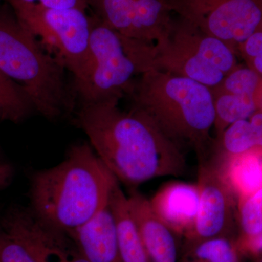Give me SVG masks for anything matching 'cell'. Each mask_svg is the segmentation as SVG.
Instances as JSON below:
<instances>
[{"label":"cell","mask_w":262,"mask_h":262,"mask_svg":"<svg viewBox=\"0 0 262 262\" xmlns=\"http://www.w3.org/2000/svg\"><path fill=\"white\" fill-rule=\"evenodd\" d=\"M119 101L80 105L72 122L119 182L130 188L156 178L182 177L184 153L145 113L120 110Z\"/></svg>","instance_id":"cell-1"},{"label":"cell","mask_w":262,"mask_h":262,"mask_svg":"<svg viewBox=\"0 0 262 262\" xmlns=\"http://www.w3.org/2000/svg\"><path fill=\"white\" fill-rule=\"evenodd\" d=\"M117 182L89 142L77 143L61 163L31 174L29 208L70 234L107 206Z\"/></svg>","instance_id":"cell-2"},{"label":"cell","mask_w":262,"mask_h":262,"mask_svg":"<svg viewBox=\"0 0 262 262\" xmlns=\"http://www.w3.org/2000/svg\"><path fill=\"white\" fill-rule=\"evenodd\" d=\"M128 96L132 107L145 113L181 149L191 148L198 160L211 153L215 108L209 88L152 69L135 80Z\"/></svg>","instance_id":"cell-3"},{"label":"cell","mask_w":262,"mask_h":262,"mask_svg":"<svg viewBox=\"0 0 262 262\" xmlns=\"http://www.w3.org/2000/svg\"><path fill=\"white\" fill-rule=\"evenodd\" d=\"M0 70L25 90L36 112L45 118L53 121L75 113L77 103L67 70L8 3L0 4Z\"/></svg>","instance_id":"cell-4"},{"label":"cell","mask_w":262,"mask_h":262,"mask_svg":"<svg viewBox=\"0 0 262 262\" xmlns=\"http://www.w3.org/2000/svg\"><path fill=\"white\" fill-rule=\"evenodd\" d=\"M90 15L89 60L72 81L77 106L120 101L130 94L135 75L153 69L154 44L125 37Z\"/></svg>","instance_id":"cell-5"},{"label":"cell","mask_w":262,"mask_h":262,"mask_svg":"<svg viewBox=\"0 0 262 262\" xmlns=\"http://www.w3.org/2000/svg\"><path fill=\"white\" fill-rule=\"evenodd\" d=\"M225 42L178 15L154 44L153 69L216 87L238 66Z\"/></svg>","instance_id":"cell-6"},{"label":"cell","mask_w":262,"mask_h":262,"mask_svg":"<svg viewBox=\"0 0 262 262\" xmlns=\"http://www.w3.org/2000/svg\"><path fill=\"white\" fill-rule=\"evenodd\" d=\"M10 6L46 51L71 72L72 79L80 75L89 60L91 24L88 9Z\"/></svg>","instance_id":"cell-7"},{"label":"cell","mask_w":262,"mask_h":262,"mask_svg":"<svg viewBox=\"0 0 262 262\" xmlns=\"http://www.w3.org/2000/svg\"><path fill=\"white\" fill-rule=\"evenodd\" d=\"M172 13L217 38L238 57L239 46L262 24V0H165Z\"/></svg>","instance_id":"cell-8"},{"label":"cell","mask_w":262,"mask_h":262,"mask_svg":"<svg viewBox=\"0 0 262 262\" xmlns=\"http://www.w3.org/2000/svg\"><path fill=\"white\" fill-rule=\"evenodd\" d=\"M199 205L189 244L215 237H229L237 220V200L226 179L223 165L210 153L198 160Z\"/></svg>","instance_id":"cell-9"},{"label":"cell","mask_w":262,"mask_h":262,"mask_svg":"<svg viewBox=\"0 0 262 262\" xmlns=\"http://www.w3.org/2000/svg\"><path fill=\"white\" fill-rule=\"evenodd\" d=\"M88 9L125 37L148 43L158 40L173 18L165 0H84Z\"/></svg>","instance_id":"cell-10"},{"label":"cell","mask_w":262,"mask_h":262,"mask_svg":"<svg viewBox=\"0 0 262 262\" xmlns=\"http://www.w3.org/2000/svg\"><path fill=\"white\" fill-rule=\"evenodd\" d=\"M0 225L25 245L37 262H89L70 234L48 225L29 207L11 208Z\"/></svg>","instance_id":"cell-11"},{"label":"cell","mask_w":262,"mask_h":262,"mask_svg":"<svg viewBox=\"0 0 262 262\" xmlns=\"http://www.w3.org/2000/svg\"><path fill=\"white\" fill-rule=\"evenodd\" d=\"M149 201L156 215L175 234L186 237L190 233L195 223L199 205L196 184L168 183Z\"/></svg>","instance_id":"cell-12"},{"label":"cell","mask_w":262,"mask_h":262,"mask_svg":"<svg viewBox=\"0 0 262 262\" xmlns=\"http://www.w3.org/2000/svg\"><path fill=\"white\" fill-rule=\"evenodd\" d=\"M127 198L131 215L151 261L177 262L176 234L156 215L149 199L135 188H130Z\"/></svg>","instance_id":"cell-13"},{"label":"cell","mask_w":262,"mask_h":262,"mask_svg":"<svg viewBox=\"0 0 262 262\" xmlns=\"http://www.w3.org/2000/svg\"><path fill=\"white\" fill-rule=\"evenodd\" d=\"M70 234L89 262H122L110 202L94 218Z\"/></svg>","instance_id":"cell-14"},{"label":"cell","mask_w":262,"mask_h":262,"mask_svg":"<svg viewBox=\"0 0 262 262\" xmlns=\"http://www.w3.org/2000/svg\"><path fill=\"white\" fill-rule=\"evenodd\" d=\"M110 206L116 223L122 262H152L127 204L126 194L117 182L112 191Z\"/></svg>","instance_id":"cell-15"},{"label":"cell","mask_w":262,"mask_h":262,"mask_svg":"<svg viewBox=\"0 0 262 262\" xmlns=\"http://www.w3.org/2000/svg\"><path fill=\"white\" fill-rule=\"evenodd\" d=\"M222 163L226 179L237 200L262 187L261 150L253 149Z\"/></svg>","instance_id":"cell-16"},{"label":"cell","mask_w":262,"mask_h":262,"mask_svg":"<svg viewBox=\"0 0 262 262\" xmlns=\"http://www.w3.org/2000/svg\"><path fill=\"white\" fill-rule=\"evenodd\" d=\"M214 101L215 122L213 125L216 138L229 125L239 120H247L259 110L257 100L251 96L221 90L211 89Z\"/></svg>","instance_id":"cell-17"},{"label":"cell","mask_w":262,"mask_h":262,"mask_svg":"<svg viewBox=\"0 0 262 262\" xmlns=\"http://www.w3.org/2000/svg\"><path fill=\"white\" fill-rule=\"evenodd\" d=\"M36 112L25 90L0 70V122L18 123Z\"/></svg>","instance_id":"cell-18"},{"label":"cell","mask_w":262,"mask_h":262,"mask_svg":"<svg viewBox=\"0 0 262 262\" xmlns=\"http://www.w3.org/2000/svg\"><path fill=\"white\" fill-rule=\"evenodd\" d=\"M237 220L241 235L236 244L239 250L244 251L262 234V187L237 200Z\"/></svg>","instance_id":"cell-19"},{"label":"cell","mask_w":262,"mask_h":262,"mask_svg":"<svg viewBox=\"0 0 262 262\" xmlns=\"http://www.w3.org/2000/svg\"><path fill=\"white\" fill-rule=\"evenodd\" d=\"M182 262H239L237 244L220 237L189 244Z\"/></svg>","instance_id":"cell-20"},{"label":"cell","mask_w":262,"mask_h":262,"mask_svg":"<svg viewBox=\"0 0 262 262\" xmlns=\"http://www.w3.org/2000/svg\"><path fill=\"white\" fill-rule=\"evenodd\" d=\"M213 89L251 96L257 100L260 106L262 97V77L247 66L238 65Z\"/></svg>","instance_id":"cell-21"},{"label":"cell","mask_w":262,"mask_h":262,"mask_svg":"<svg viewBox=\"0 0 262 262\" xmlns=\"http://www.w3.org/2000/svg\"><path fill=\"white\" fill-rule=\"evenodd\" d=\"M0 262H37L25 245L1 225Z\"/></svg>","instance_id":"cell-22"},{"label":"cell","mask_w":262,"mask_h":262,"mask_svg":"<svg viewBox=\"0 0 262 262\" xmlns=\"http://www.w3.org/2000/svg\"><path fill=\"white\" fill-rule=\"evenodd\" d=\"M5 1L10 5H39L49 8H82L88 9V6L84 0H5Z\"/></svg>","instance_id":"cell-23"},{"label":"cell","mask_w":262,"mask_h":262,"mask_svg":"<svg viewBox=\"0 0 262 262\" xmlns=\"http://www.w3.org/2000/svg\"><path fill=\"white\" fill-rule=\"evenodd\" d=\"M13 177V168L0 151V189L8 187Z\"/></svg>","instance_id":"cell-24"},{"label":"cell","mask_w":262,"mask_h":262,"mask_svg":"<svg viewBox=\"0 0 262 262\" xmlns=\"http://www.w3.org/2000/svg\"><path fill=\"white\" fill-rule=\"evenodd\" d=\"M252 127L255 139H256V149L262 151V111L258 110L248 118Z\"/></svg>","instance_id":"cell-25"},{"label":"cell","mask_w":262,"mask_h":262,"mask_svg":"<svg viewBox=\"0 0 262 262\" xmlns=\"http://www.w3.org/2000/svg\"><path fill=\"white\" fill-rule=\"evenodd\" d=\"M243 251L251 254H260L262 252V234L251 244H248Z\"/></svg>","instance_id":"cell-26"},{"label":"cell","mask_w":262,"mask_h":262,"mask_svg":"<svg viewBox=\"0 0 262 262\" xmlns=\"http://www.w3.org/2000/svg\"><path fill=\"white\" fill-rule=\"evenodd\" d=\"M262 77V50L254 58L246 64Z\"/></svg>","instance_id":"cell-27"},{"label":"cell","mask_w":262,"mask_h":262,"mask_svg":"<svg viewBox=\"0 0 262 262\" xmlns=\"http://www.w3.org/2000/svg\"><path fill=\"white\" fill-rule=\"evenodd\" d=\"M259 110H261L262 111V97L261 99V102H260Z\"/></svg>","instance_id":"cell-28"},{"label":"cell","mask_w":262,"mask_h":262,"mask_svg":"<svg viewBox=\"0 0 262 262\" xmlns=\"http://www.w3.org/2000/svg\"><path fill=\"white\" fill-rule=\"evenodd\" d=\"M260 254H261V257H260L259 262H262V252Z\"/></svg>","instance_id":"cell-29"},{"label":"cell","mask_w":262,"mask_h":262,"mask_svg":"<svg viewBox=\"0 0 262 262\" xmlns=\"http://www.w3.org/2000/svg\"><path fill=\"white\" fill-rule=\"evenodd\" d=\"M0 3H1V0H0Z\"/></svg>","instance_id":"cell-30"}]
</instances>
